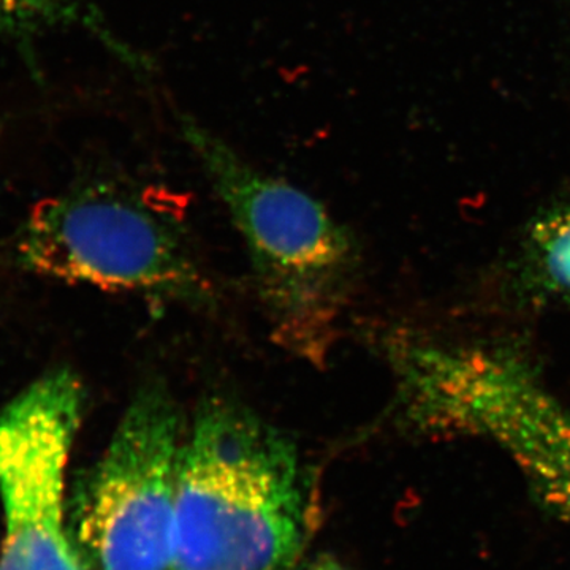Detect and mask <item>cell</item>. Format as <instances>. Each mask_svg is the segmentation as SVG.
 I'll return each instance as SVG.
<instances>
[{
  "label": "cell",
  "mask_w": 570,
  "mask_h": 570,
  "mask_svg": "<svg viewBox=\"0 0 570 570\" xmlns=\"http://www.w3.org/2000/svg\"><path fill=\"white\" fill-rule=\"evenodd\" d=\"M306 531L295 442L239 401L206 397L184 438L171 570H294Z\"/></svg>",
  "instance_id": "6da1fadb"
},
{
  "label": "cell",
  "mask_w": 570,
  "mask_h": 570,
  "mask_svg": "<svg viewBox=\"0 0 570 570\" xmlns=\"http://www.w3.org/2000/svg\"><path fill=\"white\" fill-rule=\"evenodd\" d=\"M181 132L242 236L273 340L324 367L354 292V236L313 195L258 170L194 119H181Z\"/></svg>",
  "instance_id": "7a4b0ae2"
},
{
  "label": "cell",
  "mask_w": 570,
  "mask_h": 570,
  "mask_svg": "<svg viewBox=\"0 0 570 570\" xmlns=\"http://www.w3.org/2000/svg\"><path fill=\"white\" fill-rule=\"evenodd\" d=\"M20 253L33 272L67 283L184 305L213 299L181 216L129 184H82L41 202Z\"/></svg>",
  "instance_id": "3957f363"
},
{
  "label": "cell",
  "mask_w": 570,
  "mask_h": 570,
  "mask_svg": "<svg viewBox=\"0 0 570 570\" xmlns=\"http://www.w3.org/2000/svg\"><path fill=\"white\" fill-rule=\"evenodd\" d=\"M186 423L163 384L142 385L69 504L85 570H171Z\"/></svg>",
  "instance_id": "277c9868"
},
{
  "label": "cell",
  "mask_w": 570,
  "mask_h": 570,
  "mask_svg": "<svg viewBox=\"0 0 570 570\" xmlns=\"http://www.w3.org/2000/svg\"><path fill=\"white\" fill-rule=\"evenodd\" d=\"M86 392L56 370L0 407V570H85L71 542L66 471Z\"/></svg>",
  "instance_id": "5b68a950"
},
{
  "label": "cell",
  "mask_w": 570,
  "mask_h": 570,
  "mask_svg": "<svg viewBox=\"0 0 570 570\" xmlns=\"http://www.w3.org/2000/svg\"><path fill=\"white\" fill-rule=\"evenodd\" d=\"M512 279L531 305H570V202L543 209L528 225Z\"/></svg>",
  "instance_id": "8992f818"
},
{
  "label": "cell",
  "mask_w": 570,
  "mask_h": 570,
  "mask_svg": "<svg viewBox=\"0 0 570 570\" xmlns=\"http://www.w3.org/2000/svg\"><path fill=\"white\" fill-rule=\"evenodd\" d=\"M82 28L130 67L146 69L134 51L124 47L89 0H0V40L31 50L33 40L56 28Z\"/></svg>",
  "instance_id": "52a82bcc"
},
{
  "label": "cell",
  "mask_w": 570,
  "mask_h": 570,
  "mask_svg": "<svg viewBox=\"0 0 570 570\" xmlns=\"http://www.w3.org/2000/svg\"><path fill=\"white\" fill-rule=\"evenodd\" d=\"M309 570H344V569L341 568V566L337 564V562H335V561L324 560V561L318 562V564L313 566V568H311Z\"/></svg>",
  "instance_id": "ba28073f"
}]
</instances>
